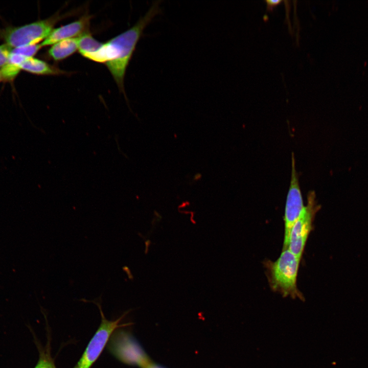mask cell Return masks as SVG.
Returning <instances> with one entry per match:
<instances>
[{"instance_id": "6da1fadb", "label": "cell", "mask_w": 368, "mask_h": 368, "mask_svg": "<svg viewBox=\"0 0 368 368\" xmlns=\"http://www.w3.org/2000/svg\"><path fill=\"white\" fill-rule=\"evenodd\" d=\"M160 1L154 2L146 14L131 28L113 38L89 59L105 63L119 88L124 89V78L127 65L144 30L162 12Z\"/></svg>"}, {"instance_id": "7a4b0ae2", "label": "cell", "mask_w": 368, "mask_h": 368, "mask_svg": "<svg viewBox=\"0 0 368 368\" xmlns=\"http://www.w3.org/2000/svg\"><path fill=\"white\" fill-rule=\"evenodd\" d=\"M300 261L287 249L282 250L275 261L266 262L268 282L272 290L284 296L303 298L296 285Z\"/></svg>"}, {"instance_id": "3957f363", "label": "cell", "mask_w": 368, "mask_h": 368, "mask_svg": "<svg viewBox=\"0 0 368 368\" xmlns=\"http://www.w3.org/2000/svg\"><path fill=\"white\" fill-rule=\"evenodd\" d=\"M59 18L57 15L19 27L8 28L2 35L6 44L11 48L36 44L50 35Z\"/></svg>"}, {"instance_id": "277c9868", "label": "cell", "mask_w": 368, "mask_h": 368, "mask_svg": "<svg viewBox=\"0 0 368 368\" xmlns=\"http://www.w3.org/2000/svg\"><path fill=\"white\" fill-rule=\"evenodd\" d=\"M318 210L315 192L310 191L307 195V204L293 224L289 239L288 249L300 260Z\"/></svg>"}, {"instance_id": "5b68a950", "label": "cell", "mask_w": 368, "mask_h": 368, "mask_svg": "<svg viewBox=\"0 0 368 368\" xmlns=\"http://www.w3.org/2000/svg\"><path fill=\"white\" fill-rule=\"evenodd\" d=\"M304 207L298 176L295 169L294 156L292 153L290 185L285 210V232L282 250L288 249L289 236L292 228L298 218Z\"/></svg>"}, {"instance_id": "8992f818", "label": "cell", "mask_w": 368, "mask_h": 368, "mask_svg": "<svg viewBox=\"0 0 368 368\" xmlns=\"http://www.w3.org/2000/svg\"><path fill=\"white\" fill-rule=\"evenodd\" d=\"M101 323L90 340L82 357L74 368H90L100 356L113 332L119 326L122 317L113 321L106 319L99 306Z\"/></svg>"}, {"instance_id": "52a82bcc", "label": "cell", "mask_w": 368, "mask_h": 368, "mask_svg": "<svg viewBox=\"0 0 368 368\" xmlns=\"http://www.w3.org/2000/svg\"><path fill=\"white\" fill-rule=\"evenodd\" d=\"M117 352L119 358L129 364L145 368L152 361L139 343L130 335H122Z\"/></svg>"}, {"instance_id": "ba28073f", "label": "cell", "mask_w": 368, "mask_h": 368, "mask_svg": "<svg viewBox=\"0 0 368 368\" xmlns=\"http://www.w3.org/2000/svg\"><path fill=\"white\" fill-rule=\"evenodd\" d=\"M90 19V16H84L78 20L53 29L40 44L41 45L54 44L63 40L73 38L74 36L84 34L83 33H85L89 25Z\"/></svg>"}, {"instance_id": "9c48e42d", "label": "cell", "mask_w": 368, "mask_h": 368, "mask_svg": "<svg viewBox=\"0 0 368 368\" xmlns=\"http://www.w3.org/2000/svg\"><path fill=\"white\" fill-rule=\"evenodd\" d=\"M77 49L78 37L70 38L54 44L49 50V54L55 60H60L73 54Z\"/></svg>"}, {"instance_id": "30bf717a", "label": "cell", "mask_w": 368, "mask_h": 368, "mask_svg": "<svg viewBox=\"0 0 368 368\" xmlns=\"http://www.w3.org/2000/svg\"><path fill=\"white\" fill-rule=\"evenodd\" d=\"M20 69L37 75H55L62 72L47 62L33 57H28L20 65Z\"/></svg>"}, {"instance_id": "8fae6325", "label": "cell", "mask_w": 368, "mask_h": 368, "mask_svg": "<svg viewBox=\"0 0 368 368\" xmlns=\"http://www.w3.org/2000/svg\"><path fill=\"white\" fill-rule=\"evenodd\" d=\"M103 44V43L96 40L88 33H84L78 37L79 52L87 58L98 51Z\"/></svg>"}, {"instance_id": "7c38bea8", "label": "cell", "mask_w": 368, "mask_h": 368, "mask_svg": "<svg viewBox=\"0 0 368 368\" xmlns=\"http://www.w3.org/2000/svg\"><path fill=\"white\" fill-rule=\"evenodd\" d=\"M20 70L19 66L8 61L0 71L2 79L7 81H12L17 76Z\"/></svg>"}, {"instance_id": "4fadbf2b", "label": "cell", "mask_w": 368, "mask_h": 368, "mask_svg": "<svg viewBox=\"0 0 368 368\" xmlns=\"http://www.w3.org/2000/svg\"><path fill=\"white\" fill-rule=\"evenodd\" d=\"M34 368H56L48 349L40 348L39 360Z\"/></svg>"}, {"instance_id": "5bb4252c", "label": "cell", "mask_w": 368, "mask_h": 368, "mask_svg": "<svg viewBox=\"0 0 368 368\" xmlns=\"http://www.w3.org/2000/svg\"><path fill=\"white\" fill-rule=\"evenodd\" d=\"M41 44H34L14 48L11 52L22 55L26 57H32L41 48Z\"/></svg>"}, {"instance_id": "9a60e30c", "label": "cell", "mask_w": 368, "mask_h": 368, "mask_svg": "<svg viewBox=\"0 0 368 368\" xmlns=\"http://www.w3.org/2000/svg\"><path fill=\"white\" fill-rule=\"evenodd\" d=\"M12 48L7 44L0 45V67L2 68L8 61Z\"/></svg>"}, {"instance_id": "2e32d148", "label": "cell", "mask_w": 368, "mask_h": 368, "mask_svg": "<svg viewBox=\"0 0 368 368\" xmlns=\"http://www.w3.org/2000/svg\"><path fill=\"white\" fill-rule=\"evenodd\" d=\"M282 1L281 0H266L265 2L267 4V8L269 11H272L273 9L278 5Z\"/></svg>"}, {"instance_id": "e0dca14e", "label": "cell", "mask_w": 368, "mask_h": 368, "mask_svg": "<svg viewBox=\"0 0 368 368\" xmlns=\"http://www.w3.org/2000/svg\"><path fill=\"white\" fill-rule=\"evenodd\" d=\"M145 368H164L163 367L151 362L149 365Z\"/></svg>"}, {"instance_id": "ac0fdd59", "label": "cell", "mask_w": 368, "mask_h": 368, "mask_svg": "<svg viewBox=\"0 0 368 368\" xmlns=\"http://www.w3.org/2000/svg\"><path fill=\"white\" fill-rule=\"evenodd\" d=\"M2 80V77H1V73H0V81H1Z\"/></svg>"}]
</instances>
